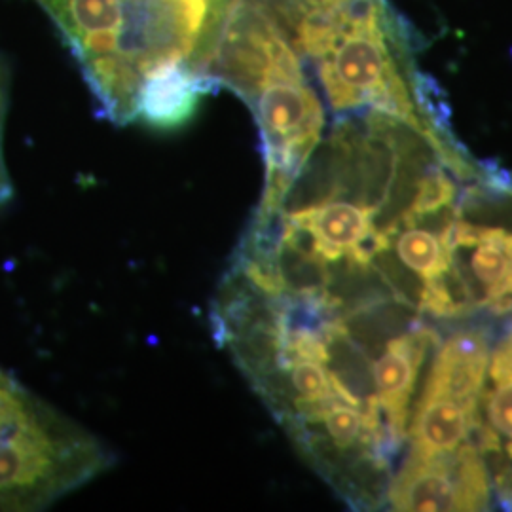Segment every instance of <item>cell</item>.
<instances>
[{"label": "cell", "mask_w": 512, "mask_h": 512, "mask_svg": "<svg viewBox=\"0 0 512 512\" xmlns=\"http://www.w3.org/2000/svg\"><path fill=\"white\" fill-rule=\"evenodd\" d=\"M207 76L251 109L262 139L266 179L255 217L281 207L325 137L327 112L291 38L260 0H236Z\"/></svg>", "instance_id": "7a4b0ae2"}, {"label": "cell", "mask_w": 512, "mask_h": 512, "mask_svg": "<svg viewBox=\"0 0 512 512\" xmlns=\"http://www.w3.org/2000/svg\"><path fill=\"white\" fill-rule=\"evenodd\" d=\"M385 503L393 511H488L492 482L475 442L467 440L444 458L406 456Z\"/></svg>", "instance_id": "277c9868"}, {"label": "cell", "mask_w": 512, "mask_h": 512, "mask_svg": "<svg viewBox=\"0 0 512 512\" xmlns=\"http://www.w3.org/2000/svg\"><path fill=\"white\" fill-rule=\"evenodd\" d=\"M440 336L423 323L404 330L385 342L372 359L376 399L385 431L403 444L408 433L410 401L420 378L421 365L431 349L439 348Z\"/></svg>", "instance_id": "8992f818"}, {"label": "cell", "mask_w": 512, "mask_h": 512, "mask_svg": "<svg viewBox=\"0 0 512 512\" xmlns=\"http://www.w3.org/2000/svg\"><path fill=\"white\" fill-rule=\"evenodd\" d=\"M473 439L499 505L512 511V323L490 351Z\"/></svg>", "instance_id": "5b68a950"}, {"label": "cell", "mask_w": 512, "mask_h": 512, "mask_svg": "<svg viewBox=\"0 0 512 512\" xmlns=\"http://www.w3.org/2000/svg\"><path fill=\"white\" fill-rule=\"evenodd\" d=\"M116 126L184 124L205 93L236 0H35Z\"/></svg>", "instance_id": "6da1fadb"}, {"label": "cell", "mask_w": 512, "mask_h": 512, "mask_svg": "<svg viewBox=\"0 0 512 512\" xmlns=\"http://www.w3.org/2000/svg\"><path fill=\"white\" fill-rule=\"evenodd\" d=\"M492 351L488 327L459 329L440 346L421 393L478 404Z\"/></svg>", "instance_id": "52a82bcc"}, {"label": "cell", "mask_w": 512, "mask_h": 512, "mask_svg": "<svg viewBox=\"0 0 512 512\" xmlns=\"http://www.w3.org/2000/svg\"><path fill=\"white\" fill-rule=\"evenodd\" d=\"M6 107H8V76L4 63L0 59V205L10 200L12 196V183L8 175V167L4 160V120H6Z\"/></svg>", "instance_id": "9c48e42d"}, {"label": "cell", "mask_w": 512, "mask_h": 512, "mask_svg": "<svg viewBox=\"0 0 512 512\" xmlns=\"http://www.w3.org/2000/svg\"><path fill=\"white\" fill-rule=\"evenodd\" d=\"M112 465L109 446L0 368V511L46 509Z\"/></svg>", "instance_id": "3957f363"}, {"label": "cell", "mask_w": 512, "mask_h": 512, "mask_svg": "<svg viewBox=\"0 0 512 512\" xmlns=\"http://www.w3.org/2000/svg\"><path fill=\"white\" fill-rule=\"evenodd\" d=\"M478 404L463 403L446 395L421 393L414 420L406 433L410 458L450 456L467 440H473Z\"/></svg>", "instance_id": "ba28073f"}]
</instances>
